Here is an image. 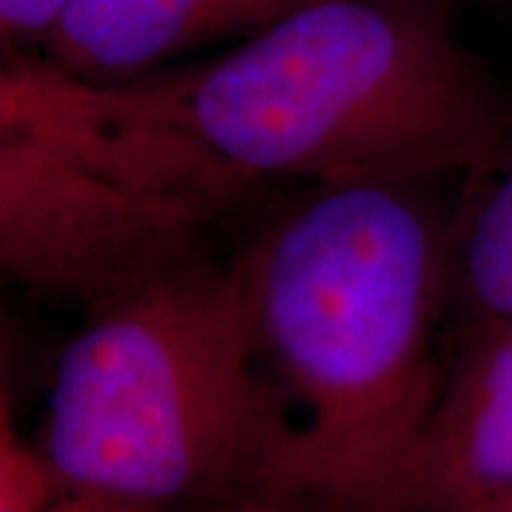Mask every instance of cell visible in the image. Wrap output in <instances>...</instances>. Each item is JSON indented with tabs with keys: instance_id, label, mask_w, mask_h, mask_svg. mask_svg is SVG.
Here are the masks:
<instances>
[{
	"instance_id": "6",
	"label": "cell",
	"mask_w": 512,
	"mask_h": 512,
	"mask_svg": "<svg viewBox=\"0 0 512 512\" xmlns=\"http://www.w3.org/2000/svg\"><path fill=\"white\" fill-rule=\"evenodd\" d=\"M313 0H77L37 60L89 83H131L222 40H248Z\"/></svg>"
},
{
	"instance_id": "7",
	"label": "cell",
	"mask_w": 512,
	"mask_h": 512,
	"mask_svg": "<svg viewBox=\"0 0 512 512\" xmlns=\"http://www.w3.org/2000/svg\"><path fill=\"white\" fill-rule=\"evenodd\" d=\"M450 288L473 325L512 322V157L450 231Z\"/></svg>"
},
{
	"instance_id": "2",
	"label": "cell",
	"mask_w": 512,
	"mask_h": 512,
	"mask_svg": "<svg viewBox=\"0 0 512 512\" xmlns=\"http://www.w3.org/2000/svg\"><path fill=\"white\" fill-rule=\"evenodd\" d=\"M117 86L254 183H419L481 171L504 140L450 0H313L214 60Z\"/></svg>"
},
{
	"instance_id": "11",
	"label": "cell",
	"mask_w": 512,
	"mask_h": 512,
	"mask_svg": "<svg viewBox=\"0 0 512 512\" xmlns=\"http://www.w3.org/2000/svg\"><path fill=\"white\" fill-rule=\"evenodd\" d=\"M52 512H154L128 501H117V498H106V495L92 493H69L57 501V507Z\"/></svg>"
},
{
	"instance_id": "3",
	"label": "cell",
	"mask_w": 512,
	"mask_h": 512,
	"mask_svg": "<svg viewBox=\"0 0 512 512\" xmlns=\"http://www.w3.org/2000/svg\"><path fill=\"white\" fill-rule=\"evenodd\" d=\"M86 308L40 439L66 490L154 512L274 493L285 424L256 359L239 256L185 259Z\"/></svg>"
},
{
	"instance_id": "5",
	"label": "cell",
	"mask_w": 512,
	"mask_h": 512,
	"mask_svg": "<svg viewBox=\"0 0 512 512\" xmlns=\"http://www.w3.org/2000/svg\"><path fill=\"white\" fill-rule=\"evenodd\" d=\"M512 495V322L473 325L384 512H490Z\"/></svg>"
},
{
	"instance_id": "10",
	"label": "cell",
	"mask_w": 512,
	"mask_h": 512,
	"mask_svg": "<svg viewBox=\"0 0 512 512\" xmlns=\"http://www.w3.org/2000/svg\"><path fill=\"white\" fill-rule=\"evenodd\" d=\"M208 512H330L319 504H313L308 498H296V495L285 493H254L237 498V501H228L217 510Z\"/></svg>"
},
{
	"instance_id": "4",
	"label": "cell",
	"mask_w": 512,
	"mask_h": 512,
	"mask_svg": "<svg viewBox=\"0 0 512 512\" xmlns=\"http://www.w3.org/2000/svg\"><path fill=\"white\" fill-rule=\"evenodd\" d=\"M254 185L117 83L29 55L0 74V265L94 305L200 256L202 231Z\"/></svg>"
},
{
	"instance_id": "12",
	"label": "cell",
	"mask_w": 512,
	"mask_h": 512,
	"mask_svg": "<svg viewBox=\"0 0 512 512\" xmlns=\"http://www.w3.org/2000/svg\"><path fill=\"white\" fill-rule=\"evenodd\" d=\"M490 512H512V495H510V498H504L501 504H495Z\"/></svg>"
},
{
	"instance_id": "8",
	"label": "cell",
	"mask_w": 512,
	"mask_h": 512,
	"mask_svg": "<svg viewBox=\"0 0 512 512\" xmlns=\"http://www.w3.org/2000/svg\"><path fill=\"white\" fill-rule=\"evenodd\" d=\"M69 493L52 464L15 436L9 421H3L0 447V512H52L57 501Z\"/></svg>"
},
{
	"instance_id": "9",
	"label": "cell",
	"mask_w": 512,
	"mask_h": 512,
	"mask_svg": "<svg viewBox=\"0 0 512 512\" xmlns=\"http://www.w3.org/2000/svg\"><path fill=\"white\" fill-rule=\"evenodd\" d=\"M77 0H0L3 55H35Z\"/></svg>"
},
{
	"instance_id": "1",
	"label": "cell",
	"mask_w": 512,
	"mask_h": 512,
	"mask_svg": "<svg viewBox=\"0 0 512 512\" xmlns=\"http://www.w3.org/2000/svg\"><path fill=\"white\" fill-rule=\"evenodd\" d=\"M237 256L285 424L274 493L384 512L444 379L450 231L416 183L313 185Z\"/></svg>"
}]
</instances>
